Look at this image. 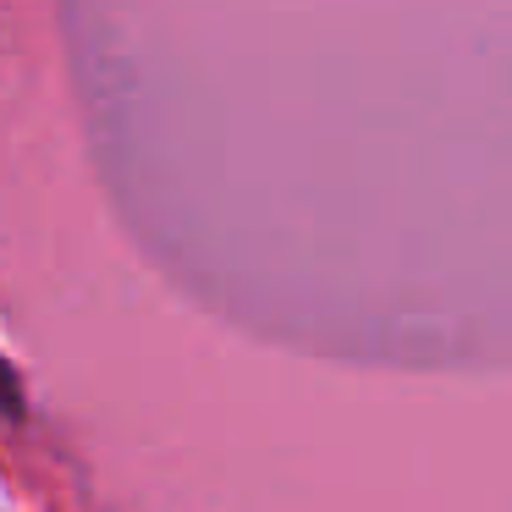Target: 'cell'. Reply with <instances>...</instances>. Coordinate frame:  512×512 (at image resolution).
Returning a JSON list of instances; mask_svg holds the SVG:
<instances>
[{
    "label": "cell",
    "instance_id": "6da1fadb",
    "mask_svg": "<svg viewBox=\"0 0 512 512\" xmlns=\"http://www.w3.org/2000/svg\"><path fill=\"white\" fill-rule=\"evenodd\" d=\"M28 402H23V380H17V369L0 358V419H23Z\"/></svg>",
    "mask_w": 512,
    "mask_h": 512
}]
</instances>
